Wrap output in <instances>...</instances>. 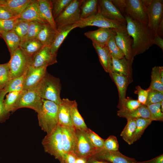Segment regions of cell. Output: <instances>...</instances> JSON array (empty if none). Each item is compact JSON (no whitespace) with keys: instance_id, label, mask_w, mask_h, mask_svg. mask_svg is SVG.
I'll return each mask as SVG.
<instances>
[{"instance_id":"7dc6e473","label":"cell","mask_w":163,"mask_h":163,"mask_svg":"<svg viewBox=\"0 0 163 163\" xmlns=\"http://www.w3.org/2000/svg\"><path fill=\"white\" fill-rule=\"evenodd\" d=\"M6 94L3 89L0 90V122L1 123L5 122L10 115V113L6 111L4 105V98Z\"/></svg>"},{"instance_id":"484cf974","label":"cell","mask_w":163,"mask_h":163,"mask_svg":"<svg viewBox=\"0 0 163 163\" xmlns=\"http://www.w3.org/2000/svg\"><path fill=\"white\" fill-rule=\"evenodd\" d=\"M117 114L120 117L127 119H136L138 118L150 119V114L147 106L142 104L137 108L132 110H119Z\"/></svg>"},{"instance_id":"7bdbcfd3","label":"cell","mask_w":163,"mask_h":163,"mask_svg":"<svg viewBox=\"0 0 163 163\" xmlns=\"http://www.w3.org/2000/svg\"><path fill=\"white\" fill-rule=\"evenodd\" d=\"M42 24L37 22H30L27 33L21 42L24 40L36 38Z\"/></svg>"},{"instance_id":"680465c9","label":"cell","mask_w":163,"mask_h":163,"mask_svg":"<svg viewBox=\"0 0 163 163\" xmlns=\"http://www.w3.org/2000/svg\"><path fill=\"white\" fill-rule=\"evenodd\" d=\"M156 34L163 38V18L157 27Z\"/></svg>"},{"instance_id":"4dcf8cb0","label":"cell","mask_w":163,"mask_h":163,"mask_svg":"<svg viewBox=\"0 0 163 163\" xmlns=\"http://www.w3.org/2000/svg\"><path fill=\"white\" fill-rule=\"evenodd\" d=\"M0 37L5 41L10 55L19 48L21 40L13 30L3 33Z\"/></svg>"},{"instance_id":"8992f818","label":"cell","mask_w":163,"mask_h":163,"mask_svg":"<svg viewBox=\"0 0 163 163\" xmlns=\"http://www.w3.org/2000/svg\"><path fill=\"white\" fill-rule=\"evenodd\" d=\"M83 0H72L55 20L57 28L75 24L81 19L80 7Z\"/></svg>"},{"instance_id":"277c9868","label":"cell","mask_w":163,"mask_h":163,"mask_svg":"<svg viewBox=\"0 0 163 163\" xmlns=\"http://www.w3.org/2000/svg\"><path fill=\"white\" fill-rule=\"evenodd\" d=\"M42 144L45 152L58 159L60 163H65L67 153L64 151L62 142V129L58 125L43 139Z\"/></svg>"},{"instance_id":"5bb4252c","label":"cell","mask_w":163,"mask_h":163,"mask_svg":"<svg viewBox=\"0 0 163 163\" xmlns=\"http://www.w3.org/2000/svg\"><path fill=\"white\" fill-rule=\"evenodd\" d=\"M109 163H136L134 158L126 156L118 151H109L103 149H97L91 156Z\"/></svg>"},{"instance_id":"e575fe53","label":"cell","mask_w":163,"mask_h":163,"mask_svg":"<svg viewBox=\"0 0 163 163\" xmlns=\"http://www.w3.org/2000/svg\"><path fill=\"white\" fill-rule=\"evenodd\" d=\"M148 88L163 93V83L161 82L160 76V66H155L152 68L151 74V82Z\"/></svg>"},{"instance_id":"ab89813d","label":"cell","mask_w":163,"mask_h":163,"mask_svg":"<svg viewBox=\"0 0 163 163\" xmlns=\"http://www.w3.org/2000/svg\"><path fill=\"white\" fill-rule=\"evenodd\" d=\"M85 132L90 142L95 148L100 149L104 148L105 139L89 128H88Z\"/></svg>"},{"instance_id":"7402d4cb","label":"cell","mask_w":163,"mask_h":163,"mask_svg":"<svg viewBox=\"0 0 163 163\" xmlns=\"http://www.w3.org/2000/svg\"><path fill=\"white\" fill-rule=\"evenodd\" d=\"M77 27L75 23L57 28L53 41L50 47L52 54L57 55L59 48L68 34L72 30Z\"/></svg>"},{"instance_id":"30bf717a","label":"cell","mask_w":163,"mask_h":163,"mask_svg":"<svg viewBox=\"0 0 163 163\" xmlns=\"http://www.w3.org/2000/svg\"><path fill=\"white\" fill-rule=\"evenodd\" d=\"M126 24L113 28L116 43L123 53L125 58L129 60L133 59L132 46L133 40L129 36L126 28Z\"/></svg>"},{"instance_id":"7c38bea8","label":"cell","mask_w":163,"mask_h":163,"mask_svg":"<svg viewBox=\"0 0 163 163\" xmlns=\"http://www.w3.org/2000/svg\"><path fill=\"white\" fill-rule=\"evenodd\" d=\"M147 8L148 18L147 26L155 36L157 34L158 27L163 18V1L152 0Z\"/></svg>"},{"instance_id":"f6af8a7d","label":"cell","mask_w":163,"mask_h":163,"mask_svg":"<svg viewBox=\"0 0 163 163\" xmlns=\"http://www.w3.org/2000/svg\"><path fill=\"white\" fill-rule=\"evenodd\" d=\"M10 80V72L7 62L0 64V90L3 89Z\"/></svg>"},{"instance_id":"d6986e66","label":"cell","mask_w":163,"mask_h":163,"mask_svg":"<svg viewBox=\"0 0 163 163\" xmlns=\"http://www.w3.org/2000/svg\"><path fill=\"white\" fill-rule=\"evenodd\" d=\"M115 34L113 28H99L84 34L85 35L91 40L93 43L103 47L106 46L110 38Z\"/></svg>"},{"instance_id":"d590c367","label":"cell","mask_w":163,"mask_h":163,"mask_svg":"<svg viewBox=\"0 0 163 163\" xmlns=\"http://www.w3.org/2000/svg\"><path fill=\"white\" fill-rule=\"evenodd\" d=\"M136 126L135 119H127V123L120 136L129 145H131L132 139L135 130Z\"/></svg>"},{"instance_id":"6da1fadb","label":"cell","mask_w":163,"mask_h":163,"mask_svg":"<svg viewBox=\"0 0 163 163\" xmlns=\"http://www.w3.org/2000/svg\"><path fill=\"white\" fill-rule=\"evenodd\" d=\"M124 17L127 31L133 38L132 48L134 57L144 53L153 45L154 35L147 25L133 20L127 15Z\"/></svg>"},{"instance_id":"bcb514c9","label":"cell","mask_w":163,"mask_h":163,"mask_svg":"<svg viewBox=\"0 0 163 163\" xmlns=\"http://www.w3.org/2000/svg\"><path fill=\"white\" fill-rule=\"evenodd\" d=\"M119 144L117 137L110 135L104 140L103 149L109 151H119Z\"/></svg>"},{"instance_id":"6f0895ef","label":"cell","mask_w":163,"mask_h":163,"mask_svg":"<svg viewBox=\"0 0 163 163\" xmlns=\"http://www.w3.org/2000/svg\"><path fill=\"white\" fill-rule=\"evenodd\" d=\"M86 163H109L104 160H99L92 156L89 157L86 161Z\"/></svg>"},{"instance_id":"94428289","label":"cell","mask_w":163,"mask_h":163,"mask_svg":"<svg viewBox=\"0 0 163 163\" xmlns=\"http://www.w3.org/2000/svg\"><path fill=\"white\" fill-rule=\"evenodd\" d=\"M163 101H161V111L163 112Z\"/></svg>"},{"instance_id":"83f0119b","label":"cell","mask_w":163,"mask_h":163,"mask_svg":"<svg viewBox=\"0 0 163 163\" xmlns=\"http://www.w3.org/2000/svg\"><path fill=\"white\" fill-rule=\"evenodd\" d=\"M32 0H0V5L9 9L14 15L19 18L24 10Z\"/></svg>"},{"instance_id":"11a10c76","label":"cell","mask_w":163,"mask_h":163,"mask_svg":"<svg viewBox=\"0 0 163 163\" xmlns=\"http://www.w3.org/2000/svg\"><path fill=\"white\" fill-rule=\"evenodd\" d=\"M153 44L156 45L163 50V39L158 34L155 35L153 37Z\"/></svg>"},{"instance_id":"681fc988","label":"cell","mask_w":163,"mask_h":163,"mask_svg":"<svg viewBox=\"0 0 163 163\" xmlns=\"http://www.w3.org/2000/svg\"><path fill=\"white\" fill-rule=\"evenodd\" d=\"M15 18L8 20H0V36L3 33L13 30L16 19Z\"/></svg>"},{"instance_id":"2e32d148","label":"cell","mask_w":163,"mask_h":163,"mask_svg":"<svg viewBox=\"0 0 163 163\" xmlns=\"http://www.w3.org/2000/svg\"><path fill=\"white\" fill-rule=\"evenodd\" d=\"M46 68H35L30 66L26 72L23 90H34L47 72Z\"/></svg>"},{"instance_id":"5b68a950","label":"cell","mask_w":163,"mask_h":163,"mask_svg":"<svg viewBox=\"0 0 163 163\" xmlns=\"http://www.w3.org/2000/svg\"><path fill=\"white\" fill-rule=\"evenodd\" d=\"M10 56L7 63L11 80L24 74L30 66L32 58L27 56L20 48Z\"/></svg>"},{"instance_id":"6125c7cd","label":"cell","mask_w":163,"mask_h":163,"mask_svg":"<svg viewBox=\"0 0 163 163\" xmlns=\"http://www.w3.org/2000/svg\"></svg>"},{"instance_id":"816d5d0a","label":"cell","mask_w":163,"mask_h":163,"mask_svg":"<svg viewBox=\"0 0 163 163\" xmlns=\"http://www.w3.org/2000/svg\"><path fill=\"white\" fill-rule=\"evenodd\" d=\"M15 18H18L16 17L9 9L5 6L0 5V20H8Z\"/></svg>"},{"instance_id":"44dd1931","label":"cell","mask_w":163,"mask_h":163,"mask_svg":"<svg viewBox=\"0 0 163 163\" xmlns=\"http://www.w3.org/2000/svg\"><path fill=\"white\" fill-rule=\"evenodd\" d=\"M18 18L29 22H37L42 24L47 23L41 16L37 0H32L22 11Z\"/></svg>"},{"instance_id":"ba28073f","label":"cell","mask_w":163,"mask_h":163,"mask_svg":"<svg viewBox=\"0 0 163 163\" xmlns=\"http://www.w3.org/2000/svg\"><path fill=\"white\" fill-rule=\"evenodd\" d=\"M125 16L127 15L133 20L147 25V8L143 0H125Z\"/></svg>"},{"instance_id":"8d00e7d4","label":"cell","mask_w":163,"mask_h":163,"mask_svg":"<svg viewBox=\"0 0 163 163\" xmlns=\"http://www.w3.org/2000/svg\"><path fill=\"white\" fill-rule=\"evenodd\" d=\"M30 22L18 18L15 22L13 30L19 37L21 41L26 35Z\"/></svg>"},{"instance_id":"e0dca14e","label":"cell","mask_w":163,"mask_h":163,"mask_svg":"<svg viewBox=\"0 0 163 163\" xmlns=\"http://www.w3.org/2000/svg\"><path fill=\"white\" fill-rule=\"evenodd\" d=\"M75 100L62 99L59 105L58 124L60 127H74L71 120V111Z\"/></svg>"},{"instance_id":"74e56055","label":"cell","mask_w":163,"mask_h":163,"mask_svg":"<svg viewBox=\"0 0 163 163\" xmlns=\"http://www.w3.org/2000/svg\"><path fill=\"white\" fill-rule=\"evenodd\" d=\"M22 91H11L6 95V98L4 100V105L5 109L8 112H12Z\"/></svg>"},{"instance_id":"603a6c76","label":"cell","mask_w":163,"mask_h":163,"mask_svg":"<svg viewBox=\"0 0 163 163\" xmlns=\"http://www.w3.org/2000/svg\"><path fill=\"white\" fill-rule=\"evenodd\" d=\"M93 46L97 54L100 62L105 71L109 73L111 72L112 68V56L106 46L101 47L92 42Z\"/></svg>"},{"instance_id":"7a4b0ae2","label":"cell","mask_w":163,"mask_h":163,"mask_svg":"<svg viewBox=\"0 0 163 163\" xmlns=\"http://www.w3.org/2000/svg\"><path fill=\"white\" fill-rule=\"evenodd\" d=\"M61 85L59 78L47 72L34 90L43 99L53 101L59 105L62 99L60 96Z\"/></svg>"},{"instance_id":"f1b7e54d","label":"cell","mask_w":163,"mask_h":163,"mask_svg":"<svg viewBox=\"0 0 163 163\" xmlns=\"http://www.w3.org/2000/svg\"><path fill=\"white\" fill-rule=\"evenodd\" d=\"M44 46L40 41L35 38L21 42L19 48L27 56L32 58Z\"/></svg>"},{"instance_id":"4fadbf2b","label":"cell","mask_w":163,"mask_h":163,"mask_svg":"<svg viewBox=\"0 0 163 163\" xmlns=\"http://www.w3.org/2000/svg\"><path fill=\"white\" fill-rule=\"evenodd\" d=\"M98 13L107 19L126 24L125 18L111 0H99Z\"/></svg>"},{"instance_id":"f907efd6","label":"cell","mask_w":163,"mask_h":163,"mask_svg":"<svg viewBox=\"0 0 163 163\" xmlns=\"http://www.w3.org/2000/svg\"><path fill=\"white\" fill-rule=\"evenodd\" d=\"M136 89L135 91V94L138 96V101L142 105H145L147 98L149 89H144L139 85H137L135 87Z\"/></svg>"},{"instance_id":"91938a15","label":"cell","mask_w":163,"mask_h":163,"mask_svg":"<svg viewBox=\"0 0 163 163\" xmlns=\"http://www.w3.org/2000/svg\"><path fill=\"white\" fill-rule=\"evenodd\" d=\"M86 160L78 158L76 160L75 163H86Z\"/></svg>"},{"instance_id":"b9f144b4","label":"cell","mask_w":163,"mask_h":163,"mask_svg":"<svg viewBox=\"0 0 163 163\" xmlns=\"http://www.w3.org/2000/svg\"><path fill=\"white\" fill-rule=\"evenodd\" d=\"M161 102L147 106L150 114V119L153 121L163 120V112L161 109Z\"/></svg>"},{"instance_id":"4316f807","label":"cell","mask_w":163,"mask_h":163,"mask_svg":"<svg viewBox=\"0 0 163 163\" xmlns=\"http://www.w3.org/2000/svg\"><path fill=\"white\" fill-rule=\"evenodd\" d=\"M56 31L49 24H43L36 38L44 46L50 47L54 39Z\"/></svg>"},{"instance_id":"ac0fdd59","label":"cell","mask_w":163,"mask_h":163,"mask_svg":"<svg viewBox=\"0 0 163 163\" xmlns=\"http://www.w3.org/2000/svg\"><path fill=\"white\" fill-rule=\"evenodd\" d=\"M111 56L112 68L111 72L126 77L132 82L133 81L132 65L133 59H127L125 57L117 59Z\"/></svg>"},{"instance_id":"8fae6325","label":"cell","mask_w":163,"mask_h":163,"mask_svg":"<svg viewBox=\"0 0 163 163\" xmlns=\"http://www.w3.org/2000/svg\"><path fill=\"white\" fill-rule=\"evenodd\" d=\"M76 26L83 28L87 26H95L99 28H117L126 24L107 19L99 13L84 19H81L75 23Z\"/></svg>"},{"instance_id":"ee69618b","label":"cell","mask_w":163,"mask_h":163,"mask_svg":"<svg viewBox=\"0 0 163 163\" xmlns=\"http://www.w3.org/2000/svg\"><path fill=\"white\" fill-rule=\"evenodd\" d=\"M149 89L145 105L147 106L151 104L161 102L163 101V93L156 90Z\"/></svg>"},{"instance_id":"cb8c5ba5","label":"cell","mask_w":163,"mask_h":163,"mask_svg":"<svg viewBox=\"0 0 163 163\" xmlns=\"http://www.w3.org/2000/svg\"><path fill=\"white\" fill-rule=\"evenodd\" d=\"M37 2L41 17L46 23L50 24L56 31L57 26L53 15L51 1L37 0Z\"/></svg>"},{"instance_id":"60d3db41","label":"cell","mask_w":163,"mask_h":163,"mask_svg":"<svg viewBox=\"0 0 163 163\" xmlns=\"http://www.w3.org/2000/svg\"><path fill=\"white\" fill-rule=\"evenodd\" d=\"M114 36H112L110 38L106 46L108 48L112 56L117 59H121L125 57L124 55L117 45Z\"/></svg>"},{"instance_id":"3957f363","label":"cell","mask_w":163,"mask_h":163,"mask_svg":"<svg viewBox=\"0 0 163 163\" xmlns=\"http://www.w3.org/2000/svg\"><path fill=\"white\" fill-rule=\"evenodd\" d=\"M59 105L43 99L42 108L37 113L38 119L39 126L47 134L51 132L58 125Z\"/></svg>"},{"instance_id":"f5cc1de1","label":"cell","mask_w":163,"mask_h":163,"mask_svg":"<svg viewBox=\"0 0 163 163\" xmlns=\"http://www.w3.org/2000/svg\"><path fill=\"white\" fill-rule=\"evenodd\" d=\"M113 4L120 11L124 17L125 14V0H111Z\"/></svg>"},{"instance_id":"9c48e42d","label":"cell","mask_w":163,"mask_h":163,"mask_svg":"<svg viewBox=\"0 0 163 163\" xmlns=\"http://www.w3.org/2000/svg\"><path fill=\"white\" fill-rule=\"evenodd\" d=\"M75 137L73 151L78 158L87 160L97 149L91 143L85 131L76 129Z\"/></svg>"},{"instance_id":"836d02e7","label":"cell","mask_w":163,"mask_h":163,"mask_svg":"<svg viewBox=\"0 0 163 163\" xmlns=\"http://www.w3.org/2000/svg\"><path fill=\"white\" fill-rule=\"evenodd\" d=\"M26 72L21 76L11 79L8 82L3 89L6 94L12 91L23 90Z\"/></svg>"},{"instance_id":"db71d44e","label":"cell","mask_w":163,"mask_h":163,"mask_svg":"<svg viewBox=\"0 0 163 163\" xmlns=\"http://www.w3.org/2000/svg\"><path fill=\"white\" fill-rule=\"evenodd\" d=\"M78 157L74 151L67 153L65 163H75Z\"/></svg>"},{"instance_id":"9a60e30c","label":"cell","mask_w":163,"mask_h":163,"mask_svg":"<svg viewBox=\"0 0 163 163\" xmlns=\"http://www.w3.org/2000/svg\"><path fill=\"white\" fill-rule=\"evenodd\" d=\"M57 55L52 54L50 46H44L33 57L30 66L35 68L48 66L57 62Z\"/></svg>"},{"instance_id":"52a82bcc","label":"cell","mask_w":163,"mask_h":163,"mask_svg":"<svg viewBox=\"0 0 163 163\" xmlns=\"http://www.w3.org/2000/svg\"><path fill=\"white\" fill-rule=\"evenodd\" d=\"M43 99L35 90H23L15 105L12 113L22 107H27L34 110L38 113L41 110Z\"/></svg>"},{"instance_id":"ffe728a7","label":"cell","mask_w":163,"mask_h":163,"mask_svg":"<svg viewBox=\"0 0 163 163\" xmlns=\"http://www.w3.org/2000/svg\"><path fill=\"white\" fill-rule=\"evenodd\" d=\"M109 74L118 89L119 101L117 107L120 110L126 98V91L128 85L131 82L126 77L112 72Z\"/></svg>"},{"instance_id":"f35d334b","label":"cell","mask_w":163,"mask_h":163,"mask_svg":"<svg viewBox=\"0 0 163 163\" xmlns=\"http://www.w3.org/2000/svg\"><path fill=\"white\" fill-rule=\"evenodd\" d=\"M51 1L53 15L55 20L69 5L72 0Z\"/></svg>"},{"instance_id":"f546056e","label":"cell","mask_w":163,"mask_h":163,"mask_svg":"<svg viewBox=\"0 0 163 163\" xmlns=\"http://www.w3.org/2000/svg\"><path fill=\"white\" fill-rule=\"evenodd\" d=\"M98 0H83L80 7L81 19L94 15L98 12Z\"/></svg>"},{"instance_id":"d6a6232c","label":"cell","mask_w":163,"mask_h":163,"mask_svg":"<svg viewBox=\"0 0 163 163\" xmlns=\"http://www.w3.org/2000/svg\"><path fill=\"white\" fill-rule=\"evenodd\" d=\"M136 128L132 139L131 144L141 137L145 130L152 121L150 119L145 118H138L136 119Z\"/></svg>"},{"instance_id":"1f68e13d","label":"cell","mask_w":163,"mask_h":163,"mask_svg":"<svg viewBox=\"0 0 163 163\" xmlns=\"http://www.w3.org/2000/svg\"><path fill=\"white\" fill-rule=\"evenodd\" d=\"M71 116L72 124L76 129L82 131L87 130L88 128L78 111V104L75 100L72 108Z\"/></svg>"},{"instance_id":"c3c4849f","label":"cell","mask_w":163,"mask_h":163,"mask_svg":"<svg viewBox=\"0 0 163 163\" xmlns=\"http://www.w3.org/2000/svg\"><path fill=\"white\" fill-rule=\"evenodd\" d=\"M142 104L137 100L127 97L125 99L120 110H132L139 107Z\"/></svg>"},{"instance_id":"9f6ffc18","label":"cell","mask_w":163,"mask_h":163,"mask_svg":"<svg viewBox=\"0 0 163 163\" xmlns=\"http://www.w3.org/2000/svg\"><path fill=\"white\" fill-rule=\"evenodd\" d=\"M136 163H163V155L161 154L149 160L142 162L137 161Z\"/></svg>"},{"instance_id":"d4e9b609","label":"cell","mask_w":163,"mask_h":163,"mask_svg":"<svg viewBox=\"0 0 163 163\" xmlns=\"http://www.w3.org/2000/svg\"><path fill=\"white\" fill-rule=\"evenodd\" d=\"M61 127L64 151L66 153L73 151L75 141V129L74 127Z\"/></svg>"}]
</instances>
